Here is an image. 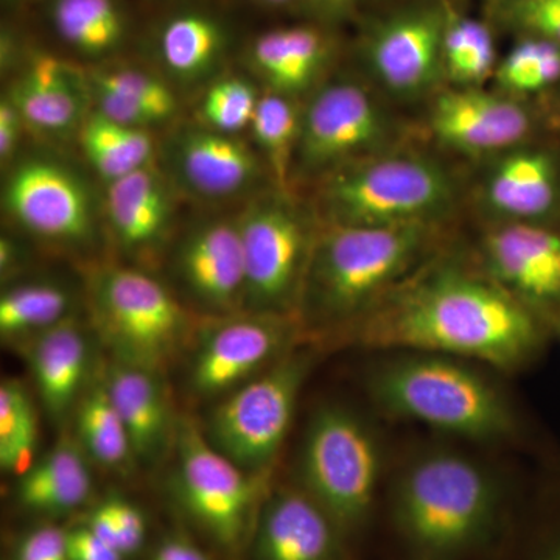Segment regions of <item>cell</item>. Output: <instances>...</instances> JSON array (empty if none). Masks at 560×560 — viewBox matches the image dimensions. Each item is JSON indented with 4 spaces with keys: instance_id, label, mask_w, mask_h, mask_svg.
Masks as SVG:
<instances>
[{
    "instance_id": "39",
    "label": "cell",
    "mask_w": 560,
    "mask_h": 560,
    "mask_svg": "<svg viewBox=\"0 0 560 560\" xmlns=\"http://www.w3.org/2000/svg\"><path fill=\"white\" fill-rule=\"evenodd\" d=\"M13 560H70L68 530L54 525L28 530L18 541Z\"/></svg>"
},
{
    "instance_id": "44",
    "label": "cell",
    "mask_w": 560,
    "mask_h": 560,
    "mask_svg": "<svg viewBox=\"0 0 560 560\" xmlns=\"http://www.w3.org/2000/svg\"><path fill=\"white\" fill-rule=\"evenodd\" d=\"M320 5L327 7V9H338V7L345 5L349 0H316Z\"/></svg>"
},
{
    "instance_id": "30",
    "label": "cell",
    "mask_w": 560,
    "mask_h": 560,
    "mask_svg": "<svg viewBox=\"0 0 560 560\" xmlns=\"http://www.w3.org/2000/svg\"><path fill=\"white\" fill-rule=\"evenodd\" d=\"M80 136L88 160L106 183L149 167L153 160L149 130L110 120L95 109L81 124Z\"/></svg>"
},
{
    "instance_id": "21",
    "label": "cell",
    "mask_w": 560,
    "mask_h": 560,
    "mask_svg": "<svg viewBox=\"0 0 560 560\" xmlns=\"http://www.w3.org/2000/svg\"><path fill=\"white\" fill-rule=\"evenodd\" d=\"M9 98L22 120L44 135L61 136L83 124L91 91L88 73L51 55L33 57Z\"/></svg>"
},
{
    "instance_id": "23",
    "label": "cell",
    "mask_w": 560,
    "mask_h": 560,
    "mask_svg": "<svg viewBox=\"0 0 560 560\" xmlns=\"http://www.w3.org/2000/svg\"><path fill=\"white\" fill-rule=\"evenodd\" d=\"M106 215L125 248H153L167 234L173 219L167 183L151 165L108 183Z\"/></svg>"
},
{
    "instance_id": "9",
    "label": "cell",
    "mask_w": 560,
    "mask_h": 560,
    "mask_svg": "<svg viewBox=\"0 0 560 560\" xmlns=\"http://www.w3.org/2000/svg\"><path fill=\"white\" fill-rule=\"evenodd\" d=\"M381 474L377 442L353 412L320 408L305 433L301 452L304 490L338 529L359 525L372 506Z\"/></svg>"
},
{
    "instance_id": "28",
    "label": "cell",
    "mask_w": 560,
    "mask_h": 560,
    "mask_svg": "<svg viewBox=\"0 0 560 560\" xmlns=\"http://www.w3.org/2000/svg\"><path fill=\"white\" fill-rule=\"evenodd\" d=\"M73 416L77 442L92 463L106 470L125 471L138 460L128 431L103 383L102 372L91 378Z\"/></svg>"
},
{
    "instance_id": "11",
    "label": "cell",
    "mask_w": 560,
    "mask_h": 560,
    "mask_svg": "<svg viewBox=\"0 0 560 560\" xmlns=\"http://www.w3.org/2000/svg\"><path fill=\"white\" fill-rule=\"evenodd\" d=\"M287 315L248 312L210 320L197 334L189 385L201 397L226 396L270 368L289 346Z\"/></svg>"
},
{
    "instance_id": "43",
    "label": "cell",
    "mask_w": 560,
    "mask_h": 560,
    "mask_svg": "<svg viewBox=\"0 0 560 560\" xmlns=\"http://www.w3.org/2000/svg\"><path fill=\"white\" fill-rule=\"evenodd\" d=\"M21 260L20 246L11 242L10 238L3 237L2 243H0V271H2V278L18 271Z\"/></svg>"
},
{
    "instance_id": "16",
    "label": "cell",
    "mask_w": 560,
    "mask_h": 560,
    "mask_svg": "<svg viewBox=\"0 0 560 560\" xmlns=\"http://www.w3.org/2000/svg\"><path fill=\"white\" fill-rule=\"evenodd\" d=\"M431 130L445 145L466 153L508 149L528 135V113L517 102L477 90L441 94L431 109Z\"/></svg>"
},
{
    "instance_id": "22",
    "label": "cell",
    "mask_w": 560,
    "mask_h": 560,
    "mask_svg": "<svg viewBox=\"0 0 560 560\" xmlns=\"http://www.w3.org/2000/svg\"><path fill=\"white\" fill-rule=\"evenodd\" d=\"M492 275L508 289L536 301H560V237L530 224L490 232L485 243Z\"/></svg>"
},
{
    "instance_id": "24",
    "label": "cell",
    "mask_w": 560,
    "mask_h": 560,
    "mask_svg": "<svg viewBox=\"0 0 560 560\" xmlns=\"http://www.w3.org/2000/svg\"><path fill=\"white\" fill-rule=\"evenodd\" d=\"M90 458L77 440H62L36 460L18 481V504L40 515L79 510L92 493Z\"/></svg>"
},
{
    "instance_id": "20",
    "label": "cell",
    "mask_w": 560,
    "mask_h": 560,
    "mask_svg": "<svg viewBox=\"0 0 560 560\" xmlns=\"http://www.w3.org/2000/svg\"><path fill=\"white\" fill-rule=\"evenodd\" d=\"M102 378L128 431L136 459L158 463L167 448L175 447L178 430L161 372L113 359L103 368Z\"/></svg>"
},
{
    "instance_id": "42",
    "label": "cell",
    "mask_w": 560,
    "mask_h": 560,
    "mask_svg": "<svg viewBox=\"0 0 560 560\" xmlns=\"http://www.w3.org/2000/svg\"><path fill=\"white\" fill-rule=\"evenodd\" d=\"M150 560H210L208 552L201 550L187 537L168 536L158 545Z\"/></svg>"
},
{
    "instance_id": "6",
    "label": "cell",
    "mask_w": 560,
    "mask_h": 560,
    "mask_svg": "<svg viewBox=\"0 0 560 560\" xmlns=\"http://www.w3.org/2000/svg\"><path fill=\"white\" fill-rule=\"evenodd\" d=\"M176 500L220 550L235 555L253 536L264 503L265 474H250L217 451L194 420L178 422Z\"/></svg>"
},
{
    "instance_id": "4",
    "label": "cell",
    "mask_w": 560,
    "mask_h": 560,
    "mask_svg": "<svg viewBox=\"0 0 560 560\" xmlns=\"http://www.w3.org/2000/svg\"><path fill=\"white\" fill-rule=\"evenodd\" d=\"M92 324L114 360L164 372L194 337L179 301L147 272L106 267L88 285Z\"/></svg>"
},
{
    "instance_id": "10",
    "label": "cell",
    "mask_w": 560,
    "mask_h": 560,
    "mask_svg": "<svg viewBox=\"0 0 560 560\" xmlns=\"http://www.w3.org/2000/svg\"><path fill=\"white\" fill-rule=\"evenodd\" d=\"M245 261V311L287 315L307 276V232L289 202H253L238 219Z\"/></svg>"
},
{
    "instance_id": "41",
    "label": "cell",
    "mask_w": 560,
    "mask_h": 560,
    "mask_svg": "<svg viewBox=\"0 0 560 560\" xmlns=\"http://www.w3.org/2000/svg\"><path fill=\"white\" fill-rule=\"evenodd\" d=\"M24 125L16 106L11 103L9 97L3 98L2 105H0V158L2 161L10 160L11 154L16 150Z\"/></svg>"
},
{
    "instance_id": "8",
    "label": "cell",
    "mask_w": 560,
    "mask_h": 560,
    "mask_svg": "<svg viewBox=\"0 0 560 560\" xmlns=\"http://www.w3.org/2000/svg\"><path fill=\"white\" fill-rule=\"evenodd\" d=\"M312 361L307 352L283 353L223 396L202 429L210 444L242 469L265 474L289 433Z\"/></svg>"
},
{
    "instance_id": "19",
    "label": "cell",
    "mask_w": 560,
    "mask_h": 560,
    "mask_svg": "<svg viewBox=\"0 0 560 560\" xmlns=\"http://www.w3.org/2000/svg\"><path fill=\"white\" fill-rule=\"evenodd\" d=\"M168 156L180 184L209 200L242 194L259 176V162L243 140L209 127L179 131Z\"/></svg>"
},
{
    "instance_id": "40",
    "label": "cell",
    "mask_w": 560,
    "mask_h": 560,
    "mask_svg": "<svg viewBox=\"0 0 560 560\" xmlns=\"http://www.w3.org/2000/svg\"><path fill=\"white\" fill-rule=\"evenodd\" d=\"M68 548L70 560H127L84 523L68 529Z\"/></svg>"
},
{
    "instance_id": "45",
    "label": "cell",
    "mask_w": 560,
    "mask_h": 560,
    "mask_svg": "<svg viewBox=\"0 0 560 560\" xmlns=\"http://www.w3.org/2000/svg\"><path fill=\"white\" fill-rule=\"evenodd\" d=\"M259 2L267 3V5H283V3H289L291 0H259Z\"/></svg>"
},
{
    "instance_id": "17",
    "label": "cell",
    "mask_w": 560,
    "mask_h": 560,
    "mask_svg": "<svg viewBox=\"0 0 560 560\" xmlns=\"http://www.w3.org/2000/svg\"><path fill=\"white\" fill-rule=\"evenodd\" d=\"M338 526L305 490L280 489L261 503L253 560H334Z\"/></svg>"
},
{
    "instance_id": "7",
    "label": "cell",
    "mask_w": 560,
    "mask_h": 560,
    "mask_svg": "<svg viewBox=\"0 0 560 560\" xmlns=\"http://www.w3.org/2000/svg\"><path fill=\"white\" fill-rule=\"evenodd\" d=\"M323 197L335 224L410 226L444 212L453 187L434 162L386 156L345 168L327 183Z\"/></svg>"
},
{
    "instance_id": "29",
    "label": "cell",
    "mask_w": 560,
    "mask_h": 560,
    "mask_svg": "<svg viewBox=\"0 0 560 560\" xmlns=\"http://www.w3.org/2000/svg\"><path fill=\"white\" fill-rule=\"evenodd\" d=\"M226 47L223 25L210 14L189 11L165 22L160 33V55L165 68L180 80L208 75Z\"/></svg>"
},
{
    "instance_id": "35",
    "label": "cell",
    "mask_w": 560,
    "mask_h": 560,
    "mask_svg": "<svg viewBox=\"0 0 560 560\" xmlns=\"http://www.w3.org/2000/svg\"><path fill=\"white\" fill-rule=\"evenodd\" d=\"M497 77L511 92H536L560 79V46L552 40H522L501 61Z\"/></svg>"
},
{
    "instance_id": "5",
    "label": "cell",
    "mask_w": 560,
    "mask_h": 560,
    "mask_svg": "<svg viewBox=\"0 0 560 560\" xmlns=\"http://www.w3.org/2000/svg\"><path fill=\"white\" fill-rule=\"evenodd\" d=\"M422 224H334L312 249L305 285L313 307L327 318L355 313L418 256Z\"/></svg>"
},
{
    "instance_id": "37",
    "label": "cell",
    "mask_w": 560,
    "mask_h": 560,
    "mask_svg": "<svg viewBox=\"0 0 560 560\" xmlns=\"http://www.w3.org/2000/svg\"><path fill=\"white\" fill-rule=\"evenodd\" d=\"M253 84L241 77H228L215 81L201 102V116L205 127L226 135H235L250 127V121L259 105Z\"/></svg>"
},
{
    "instance_id": "38",
    "label": "cell",
    "mask_w": 560,
    "mask_h": 560,
    "mask_svg": "<svg viewBox=\"0 0 560 560\" xmlns=\"http://www.w3.org/2000/svg\"><path fill=\"white\" fill-rule=\"evenodd\" d=\"M511 16L526 31L560 46V0H514Z\"/></svg>"
},
{
    "instance_id": "18",
    "label": "cell",
    "mask_w": 560,
    "mask_h": 560,
    "mask_svg": "<svg viewBox=\"0 0 560 560\" xmlns=\"http://www.w3.org/2000/svg\"><path fill=\"white\" fill-rule=\"evenodd\" d=\"M25 360L47 415L65 422L90 385L91 340L75 316L21 341Z\"/></svg>"
},
{
    "instance_id": "36",
    "label": "cell",
    "mask_w": 560,
    "mask_h": 560,
    "mask_svg": "<svg viewBox=\"0 0 560 560\" xmlns=\"http://www.w3.org/2000/svg\"><path fill=\"white\" fill-rule=\"evenodd\" d=\"M84 525L114 550L119 551L125 559L139 555L149 534L142 510L119 495L101 501L88 514Z\"/></svg>"
},
{
    "instance_id": "13",
    "label": "cell",
    "mask_w": 560,
    "mask_h": 560,
    "mask_svg": "<svg viewBox=\"0 0 560 560\" xmlns=\"http://www.w3.org/2000/svg\"><path fill=\"white\" fill-rule=\"evenodd\" d=\"M386 120L374 98L359 84H329L302 116L298 161L307 171L341 167L385 139Z\"/></svg>"
},
{
    "instance_id": "31",
    "label": "cell",
    "mask_w": 560,
    "mask_h": 560,
    "mask_svg": "<svg viewBox=\"0 0 560 560\" xmlns=\"http://www.w3.org/2000/svg\"><path fill=\"white\" fill-rule=\"evenodd\" d=\"M49 14L58 36L88 57L116 50L127 31L117 0H50Z\"/></svg>"
},
{
    "instance_id": "25",
    "label": "cell",
    "mask_w": 560,
    "mask_h": 560,
    "mask_svg": "<svg viewBox=\"0 0 560 560\" xmlns=\"http://www.w3.org/2000/svg\"><path fill=\"white\" fill-rule=\"evenodd\" d=\"M95 110L110 120L149 130L176 113V97L165 81L136 68H102L88 73Z\"/></svg>"
},
{
    "instance_id": "15",
    "label": "cell",
    "mask_w": 560,
    "mask_h": 560,
    "mask_svg": "<svg viewBox=\"0 0 560 560\" xmlns=\"http://www.w3.org/2000/svg\"><path fill=\"white\" fill-rule=\"evenodd\" d=\"M445 24L434 11H415L374 32L368 49L371 68L386 90L407 97L430 90L444 69Z\"/></svg>"
},
{
    "instance_id": "1",
    "label": "cell",
    "mask_w": 560,
    "mask_h": 560,
    "mask_svg": "<svg viewBox=\"0 0 560 560\" xmlns=\"http://www.w3.org/2000/svg\"><path fill=\"white\" fill-rule=\"evenodd\" d=\"M366 340L517 366L539 341L533 316L506 291L441 271L408 291L372 324Z\"/></svg>"
},
{
    "instance_id": "14",
    "label": "cell",
    "mask_w": 560,
    "mask_h": 560,
    "mask_svg": "<svg viewBox=\"0 0 560 560\" xmlns=\"http://www.w3.org/2000/svg\"><path fill=\"white\" fill-rule=\"evenodd\" d=\"M176 272L187 291L212 312L245 308V261L237 220H213L191 230L179 245Z\"/></svg>"
},
{
    "instance_id": "2",
    "label": "cell",
    "mask_w": 560,
    "mask_h": 560,
    "mask_svg": "<svg viewBox=\"0 0 560 560\" xmlns=\"http://www.w3.org/2000/svg\"><path fill=\"white\" fill-rule=\"evenodd\" d=\"M497 508L492 478L455 453H434L405 471L397 518L412 547L430 559H447L488 530Z\"/></svg>"
},
{
    "instance_id": "26",
    "label": "cell",
    "mask_w": 560,
    "mask_h": 560,
    "mask_svg": "<svg viewBox=\"0 0 560 560\" xmlns=\"http://www.w3.org/2000/svg\"><path fill=\"white\" fill-rule=\"evenodd\" d=\"M558 195L555 164L547 154L518 151L499 162L486 183V198L512 219H536L552 208Z\"/></svg>"
},
{
    "instance_id": "46",
    "label": "cell",
    "mask_w": 560,
    "mask_h": 560,
    "mask_svg": "<svg viewBox=\"0 0 560 560\" xmlns=\"http://www.w3.org/2000/svg\"><path fill=\"white\" fill-rule=\"evenodd\" d=\"M551 560H560V551L558 552V555L555 556V558H552Z\"/></svg>"
},
{
    "instance_id": "33",
    "label": "cell",
    "mask_w": 560,
    "mask_h": 560,
    "mask_svg": "<svg viewBox=\"0 0 560 560\" xmlns=\"http://www.w3.org/2000/svg\"><path fill=\"white\" fill-rule=\"evenodd\" d=\"M302 116L289 95L270 91L261 95L254 119L250 121L254 139L265 161L270 165L272 178L285 191L291 167L300 145Z\"/></svg>"
},
{
    "instance_id": "32",
    "label": "cell",
    "mask_w": 560,
    "mask_h": 560,
    "mask_svg": "<svg viewBox=\"0 0 560 560\" xmlns=\"http://www.w3.org/2000/svg\"><path fill=\"white\" fill-rule=\"evenodd\" d=\"M73 296L66 287L33 280L3 291L0 296V334L22 341L72 316Z\"/></svg>"
},
{
    "instance_id": "27",
    "label": "cell",
    "mask_w": 560,
    "mask_h": 560,
    "mask_svg": "<svg viewBox=\"0 0 560 560\" xmlns=\"http://www.w3.org/2000/svg\"><path fill=\"white\" fill-rule=\"evenodd\" d=\"M323 35L311 27L278 28L254 40L250 58L271 91L291 95L307 90L326 60Z\"/></svg>"
},
{
    "instance_id": "3",
    "label": "cell",
    "mask_w": 560,
    "mask_h": 560,
    "mask_svg": "<svg viewBox=\"0 0 560 560\" xmlns=\"http://www.w3.org/2000/svg\"><path fill=\"white\" fill-rule=\"evenodd\" d=\"M371 390L390 415L469 440H497L514 425L499 390L444 357H408L385 364L372 375Z\"/></svg>"
},
{
    "instance_id": "34",
    "label": "cell",
    "mask_w": 560,
    "mask_h": 560,
    "mask_svg": "<svg viewBox=\"0 0 560 560\" xmlns=\"http://www.w3.org/2000/svg\"><path fill=\"white\" fill-rule=\"evenodd\" d=\"M495 62L492 35L481 22L455 18L444 33V69L459 83H480Z\"/></svg>"
},
{
    "instance_id": "12",
    "label": "cell",
    "mask_w": 560,
    "mask_h": 560,
    "mask_svg": "<svg viewBox=\"0 0 560 560\" xmlns=\"http://www.w3.org/2000/svg\"><path fill=\"white\" fill-rule=\"evenodd\" d=\"M3 205L18 226L40 241L75 246L94 235L90 189L68 165L49 158L14 165L3 186Z\"/></svg>"
}]
</instances>
